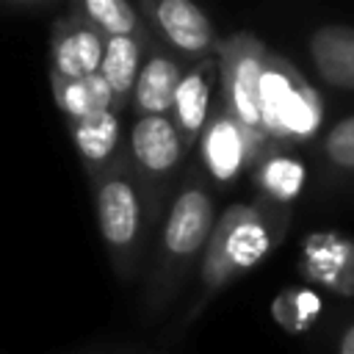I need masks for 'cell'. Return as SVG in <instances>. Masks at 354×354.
<instances>
[{
    "label": "cell",
    "mask_w": 354,
    "mask_h": 354,
    "mask_svg": "<svg viewBox=\"0 0 354 354\" xmlns=\"http://www.w3.org/2000/svg\"><path fill=\"white\" fill-rule=\"evenodd\" d=\"M218 194L205 171L191 160L171 205L158 224L149 260L141 277V318L166 326L185 301L218 221Z\"/></svg>",
    "instance_id": "cell-1"
},
{
    "label": "cell",
    "mask_w": 354,
    "mask_h": 354,
    "mask_svg": "<svg viewBox=\"0 0 354 354\" xmlns=\"http://www.w3.org/2000/svg\"><path fill=\"white\" fill-rule=\"evenodd\" d=\"M293 207H279L260 196L230 202L216 221L202 266L194 277V285L160 332V346L180 343L188 329L205 315V310L241 277L254 271L268 260L285 241L290 227Z\"/></svg>",
    "instance_id": "cell-2"
},
{
    "label": "cell",
    "mask_w": 354,
    "mask_h": 354,
    "mask_svg": "<svg viewBox=\"0 0 354 354\" xmlns=\"http://www.w3.org/2000/svg\"><path fill=\"white\" fill-rule=\"evenodd\" d=\"M86 180L97 230L116 279L122 285H141L158 221L133 166L127 163V155Z\"/></svg>",
    "instance_id": "cell-3"
},
{
    "label": "cell",
    "mask_w": 354,
    "mask_h": 354,
    "mask_svg": "<svg viewBox=\"0 0 354 354\" xmlns=\"http://www.w3.org/2000/svg\"><path fill=\"white\" fill-rule=\"evenodd\" d=\"M124 155L147 194L155 221L160 224L183 174L191 166V149L177 133L171 116H133L127 124Z\"/></svg>",
    "instance_id": "cell-4"
},
{
    "label": "cell",
    "mask_w": 354,
    "mask_h": 354,
    "mask_svg": "<svg viewBox=\"0 0 354 354\" xmlns=\"http://www.w3.org/2000/svg\"><path fill=\"white\" fill-rule=\"evenodd\" d=\"M263 133L271 147H293L318 138L321 130V97L307 77L290 66L282 55L268 53L260 83Z\"/></svg>",
    "instance_id": "cell-5"
},
{
    "label": "cell",
    "mask_w": 354,
    "mask_h": 354,
    "mask_svg": "<svg viewBox=\"0 0 354 354\" xmlns=\"http://www.w3.org/2000/svg\"><path fill=\"white\" fill-rule=\"evenodd\" d=\"M216 55L221 61V102L238 119V124L263 149H268L271 144L263 133V102H260L263 66L268 58L266 44L252 33H232L221 39Z\"/></svg>",
    "instance_id": "cell-6"
},
{
    "label": "cell",
    "mask_w": 354,
    "mask_h": 354,
    "mask_svg": "<svg viewBox=\"0 0 354 354\" xmlns=\"http://www.w3.org/2000/svg\"><path fill=\"white\" fill-rule=\"evenodd\" d=\"M263 152L266 149L238 124L218 94L213 113L196 141V166L205 171L213 188H232L241 177H249Z\"/></svg>",
    "instance_id": "cell-7"
},
{
    "label": "cell",
    "mask_w": 354,
    "mask_h": 354,
    "mask_svg": "<svg viewBox=\"0 0 354 354\" xmlns=\"http://www.w3.org/2000/svg\"><path fill=\"white\" fill-rule=\"evenodd\" d=\"M138 8L160 44H166L185 64L216 55L221 39L213 19L191 0H138Z\"/></svg>",
    "instance_id": "cell-8"
},
{
    "label": "cell",
    "mask_w": 354,
    "mask_h": 354,
    "mask_svg": "<svg viewBox=\"0 0 354 354\" xmlns=\"http://www.w3.org/2000/svg\"><path fill=\"white\" fill-rule=\"evenodd\" d=\"M102 53L105 39L69 6H64L61 14L50 19V75L69 80L97 75Z\"/></svg>",
    "instance_id": "cell-9"
},
{
    "label": "cell",
    "mask_w": 354,
    "mask_h": 354,
    "mask_svg": "<svg viewBox=\"0 0 354 354\" xmlns=\"http://www.w3.org/2000/svg\"><path fill=\"white\" fill-rule=\"evenodd\" d=\"M221 94V61L218 55H207L196 64H188L174 102H171V122L183 136L188 149H196V141L213 113V105Z\"/></svg>",
    "instance_id": "cell-10"
},
{
    "label": "cell",
    "mask_w": 354,
    "mask_h": 354,
    "mask_svg": "<svg viewBox=\"0 0 354 354\" xmlns=\"http://www.w3.org/2000/svg\"><path fill=\"white\" fill-rule=\"evenodd\" d=\"M185 69L188 64L155 39L141 64L127 113L130 116H169Z\"/></svg>",
    "instance_id": "cell-11"
},
{
    "label": "cell",
    "mask_w": 354,
    "mask_h": 354,
    "mask_svg": "<svg viewBox=\"0 0 354 354\" xmlns=\"http://www.w3.org/2000/svg\"><path fill=\"white\" fill-rule=\"evenodd\" d=\"M307 61L326 88L354 94V25L321 22L307 36Z\"/></svg>",
    "instance_id": "cell-12"
},
{
    "label": "cell",
    "mask_w": 354,
    "mask_h": 354,
    "mask_svg": "<svg viewBox=\"0 0 354 354\" xmlns=\"http://www.w3.org/2000/svg\"><path fill=\"white\" fill-rule=\"evenodd\" d=\"M66 130L77 149L86 177L100 174L124 158L127 127H124V113H119V111H102V113H91L86 119L66 122Z\"/></svg>",
    "instance_id": "cell-13"
},
{
    "label": "cell",
    "mask_w": 354,
    "mask_h": 354,
    "mask_svg": "<svg viewBox=\"0 0 354 354\" xmlns=\"http://www.w3.org/2000/svg\"><path fill=\"white\" fill-rule=\"evenodd\" d=\"M254 196L279 207H293L307 183V163L293 147H268L249 171Z\"/></svg>",
    "instance_id": "cell-14"
},
{
    "label": "cell",
    "mask_w": 354,
    "mask_h": 354,
    "mask_svg": "<svg viewBox=\"0 0 354 354\" xmlns=\"http://www.w3.org/2000/svg\"><path fill=\"white\" fill-rule=\"evenodd\" d=\"M152 41H155V33L105 39V53H102L100 75L108 83V88L113 91V100H116V111L119 113H127L130 111L133 88H136L141 64H144Z\"/></svg>",
    "instance_id": "cell-15"
},
{
    "label": "cell",
    "mask_w": 354,
    "mask_h": 354,
    "mask_svg": "<svg viewBox=\"0 0 354 354\" xmlns=\"http://www.w3.org/2000/svg\"><path fill=\"white\" fill-rule=\"evenodd\" d=\"M50 88H53V100L55 108L61 111L64 122H75V119H86L91 113H102V111H116V100L113 91L108 88V83L102 80V75H88V77H58L50 75Z\"/></svg>",
    "instance_id": "cell-16"
},
{
    "label": "cell",
    "mask_w": 354,
    "mask_h": 354,
    "mask_svg": "<svg viewBox=\"0 0 354 354\" xmlns=\"http://www.w3.org/2000/svg\"><path fill=\"white\" fill-rule=\"evenodd\" d=\"M66 6L80 19H86L102 39L152 33L141 8H138V3H127V0H69Z\"/></svg>",
    "instance_id": "cell-17"
},
{
    "label": "cell",
    "mask_w": 354,
    "mask_h": 354,
    "mask_svg": "<svg viewBox=\"0 0 354 354\" xmlns=\"http://www.w3.org/2000/svg\"><path fill=\"white\" fill-rule=\"evenodd\" d=\"M332 354H354V313H348L332 337Z\"/></svg>",
    "instance_id": "cell-18"
},
{
    "label": "cell",
    "mask_w": 354,
    "mask_h": 354,
    "mask_svg": "<svg viewBox=\"0 0 354 354\" xmlns=\"http://www.w3.org/2000/svg\"><path fill=\"white\" fill-rule=\"evenodd\" d=\"M91 354H155L152 348H144V346H133V343H122V346H102Z\"/></svg>",
    "instance_id": "cell-19"
}]
</instances>
